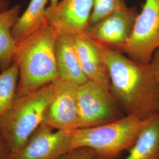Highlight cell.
<instances>
[{"instance_id": "obj_1", "label": "cell", "mask_w": 159, "mask_h": 159, "mask_svg": "<svg viewBox=\"0 0 159 159\" xmlns=\"http://www.w3.org/2000/svg\"><path fill=\"white\" fill-rule=\"evenodd\" d=\"M110 89L126 115L148 119L159 113V90L150 63L125 56L102 44Z\"/></svg>"}, {"instance_id": "obj_2", "label": "cell", "mask_w": 159, "mask_h": 159, "mask_svg": "<svg viewBox=\"0 0 159 159\" xmlns=\"http://www.w3.org/2000/svg\"><path fill=\"white\" fill-rule=\"evenodd\" d=\"M57 33L48 23L17 43L12 61L19 70L17 96L35 91L57 79Z\"/></svg>"}, {"instance_id": "obj_3", "label": "cell", "mask_w": 159, "mask_h": 159, "mask_svg": "<svg viewBox=\"0 0 159 159\" xmlns=\"http://www.w3.org/2000/svg\"><path fill=\"white\" fill-rule=\"evenodd\" d=\"M52 95V83L17 96L0 119V139L11 159L43 122Z\"/></svg>"}, {"instance_id": "obj_4", "label": "cell", "mask_w": 159, "mask_h": 159, "mask_svg": "<svg viewBox=\"0 0 159 159\" xmlns=\"http://www.w3.org/2000/svg\"><path fill=\"white\" fill-rule=\"evenodd\" d=\"M146 120L126 115L102 125L70 131L71 150L89 148L95 153L97 159L113 158L131 148L142 130Z\"/></svg>"}, {"instance_id": "obj_5", "label": "cell", "mask_w": 159, "mask_h": 159, "mask_svg": "<svg viewBox=\"0 0 159 159\" xmlns=\"http://www.w3.org/2000/svg\"><path fill=\"white\" fill-rule=\"evenodd\" d=\"M77 98L79 129L102 125L125 116L121 107L107 86L88 80L77 86Z\"/></svg>"}, {"instance_id": "obj_6", "label": "cell", "mask_w": 159, "mask_h": 159, "mask_svg": "<svg viewBox=\"0 0 159 159\" xmlns=\"http://www.w3.org/2000/svg\"><path fill=\"white\" fill-rule=\"evenodd\" d=\"M159 47V0H146L130 39L119 51L131 59L150 63Z\"/></svg>"}, {"instance_id": "obj_7", "label": "cell", "mask_w": 159, "mask_h": 159, "mask_svg": "<svg viewBox=\"0 0 159 159\" xmlns=\"http://www.w3.org/2000/svg\"><path fill=\"white\" fill-rule=\"evenodd\" d=\"M52 95L43 123L56 130L79 128L77 86L57 77L52 83Z\"/></svg>"}, {"instance_id": "obj_8", "label": "cell", "mask_w": 159, "mask_h": 159, "mask_svg": "<svg viewBox=\"0 0 159 159\" xmlns=\"http://www.w3.org/2000/svg\"><path fill=\"white\" fill-rule=\"evenodd\" d=\"M138 14L136 7L126 6L89 24L84 32L104 46L119 51L130 39Z\"/></svg>"}, {"instance_id": "obj_9", "label": "cell", "mask_w": 159, "mask_h": 159, "mask_svg": "<svg viewBox=\"0 0 159 159\" xmlns=\"http://www.w3.org/2000/svg\"><path fill=\"white\" fill-rule=\"evenodd\" d=\"M71 150L70 131L56 130L42 123L11 159H58Z\"/></svg>"}, {"instance_id": "obj_10", "label": "cell", "mask_w": 159, "mask_h": 159, "mask_svg": "<svg viewBox=\"0 0 159 159\" xmlns=\"http://www.w3.org/2000/svg\"><path fill=\"white\" fill-rule=\"evenodd\" d=\"M94 0H61L47 7L46 17L57 34L84 32L89 25Z\"/></svg>"}, {"instance_id": "obj_11", "label": "cell", "mask_w": 159, "mask_h": 159, "mask_svg": "<svg viewBox=\"0 0 159 159\" xmlns=\"http://www.w3.org/2000/svg\"><path fill=\"white\" fill-rule=\"evenodd\" d=\"M74 48L89 80L110 87V77L102 52V44L84 32L73 34Z\"/></svg>"}, {"instance_id": "obj_12", "label": "cell", "mask_w": 159, "mask_h": 159, "mask_svg": "<svg viewBox=\"0 0 159 159\" xmlns=\"http://www.w3.org/2000/svg\"><path fill=\"white\" fill-rule=\"evenodd\" d=\"M55 56L59 78L76 85H81L89 80L81 68L75 50L73 34L57 35Z\"/></svg>"}, {"instance_id": "obj_13", "label": "cell", "mask_w": 159, "mask_h": 159, "mask_svg": "<svg viewBox=\"0 0 159 159\" xmlns=\"http://www.w3.org/2000/svg\"><path fill=\"white\" fill-rule=\"evenodd\" d=\"M125 159H159V113L146 120L142 130Z\"/></svg>"}, {"instance_id": "obj_14", "label": "cell", "mask_w": 159, "mask_h": 159, "mask_svg": "<svg viewBox=\"0 0 159 159\" xmlns=\"http://www.w3.org/2000/svg\"><path fill=\"white\" fill-rule=\"evenodd\" d=\"M50 0H31L28 7L18 18L11 30V35L18 43L48 23L46 5Z\"/></svg>"}, {"instance_id": "obj_15", "label": "cell", "mask_w": 159, "mask_h": 159, "mask_svg": "<svg viewBox=\"0 0 159 159\" xmlns=\"http://www.w3.org/2000/svg\"><path fill=\"white\" fill-rule=\"evenodd\" d=\"M20 4L10 7L0 12V71L10 67L17 43L11 35V30L20 17Z\"/></svg>"}, {"instance_id": "obj_16", "label": "cell", "mask_w": 159, "mask_h": 159, "mask_svg": "<svg viewBox=\"0 0 159 159\" xmlns=\"http://www.w3.org/2000/svg\"><path fill=\"white\" fill-rule=\"evenodd\" d=\"M18 78V67L15 63L0 73V119L17 97Z\"/></svg>"}, {"instance_id": "obj_17", "label": "cell", "mask_w": 159, "mask_h": 159, "mask_svg": "<svg viewBox=\"0 0 159 159\" xmlns=\"http://www.w3.org/2000/svg\"><path fill=\"white\" fill-rule=\"evenodd\" d=\"M126 6L125 0H94L89 24L97 23Z\"/></svg>"}, {"instance_id": "obj_18", "label": "cell", "mask_w": 159, "mask_h": 159, "mask_svg": "<svg viewBox=\"0 0 159 159\" xmlns=\"http://www.w3.org/2000/svg\"><path fill=\"white\" fill-rule=\"evenodd\" d=\"M95 153L89 148H76L71 150L58 159H96Z\"/></svg>"}, {"instance_id": "obj_19", "label": "cell", "mask_w": 159, "mask_h": 159, "mask_svg": "<svg viewBox=\"0 0 159 159\" xmlns=\"http://www.w3.org/2000/svg\"><path fill=\"white\" fill-rule=\"evenodd\" d=\"M150 64L159 90V47L154 51Z\"/></svg>"}, {"instance_id": "obj_20", "label": "cell", "mask_w": 159, "mask_h": 159, "mask_svg": "<svg viewBox=\"0 0 159 159\" xmlns=\"http://www.w3.org/2000/svg\"><path fill=\"white\" fill-rule=\"evenodd\" d=\"M0 159H11L6 147L0 139Z\"/></svg>"}, {"instance_id": "obj_21", "label": "cell", "mask_w": 159, "mask_h": 159, "mask_svg": "<svg viewBox=\"0 0 159 159\" xmlns=\"http://www.w3.org/2000/svg\"><path fill=\"white\" fill-rule=\"evenodd\" d=\"M10 0H0V12L10 8Z\"/></svg>"}, {"instance_id": "obj_22", "label": "cell", "mask_w": 159, "mask_h": 159, "mask_svg": "<svg viewBox=\"0 0 159 159\" xmlns=\"http://www.w3.org/2000/svg\"><path fill=\"white\" fill-rule=\"evenodd\" d=\"M59 0H50V6H55L58 2Z\"/></svg>"}]
</instances>
